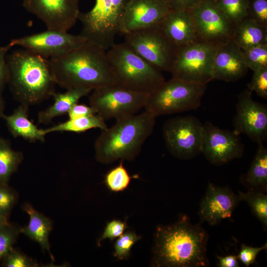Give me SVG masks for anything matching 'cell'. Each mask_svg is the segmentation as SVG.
Segmentation results:
<instances>
[{"instance_id": "obj_26", "label": "cell", "mask_w": 267, "mask_h": 267, "mask_svg": "<svg viewBox=\"0 0 267 267\" xmlns=\"http://www.w3.org/2000/svg\"><path fill=\"white\" fill-rule=\"evenodd\" d=\"M105 120L97 114L70 119L64 122L55 125L47 129H43L46 135L53 132H70L82 133L94 128H99L101 130L107 128Z\"/></svg>"}, {"instance_id": "obj_40", "label": "cell", "mask_w": 267, "mask_h": 267, "mask_svg": "<svg viewBox=\"0 0 267 267\" xmlns=\"http://www.w3.org/2000/svg\"><path fill=\"white\" fill-rule=\"evenodd\" d=\"M12 46L9 43L5 46L0 47V95H2L8 83V70L6 55L7 51Z\"/></svg>"}, {"instance_id": "obj_42", "label": "cell", "mask_w": 267, "mask_h": 267, "mask_svg": "<svg viewBox=\"0 0 267 267\" xmlns=\"http://www.w3.org/2000/svg\"><path fill=\"white\" fill-rule=\"evenodd\" d=\"M170 10H189L201 0H164Z\"/></svg>"}, {"instance_id": "obj_19", "label": "cell", "mask_w": 267, "mask_h": 267, "mask_svg": "<svg viewBox=\"0 0 267 267\" xmlns=\"http://www.w3.org/2000/svg\"><path fill=\"white\" fill-rule=\"evenodd\" d=\"M248 69L241 49L232 40L219 44L213 64V79L235 82L244 77Z\"/></svg>"}, {"instance_id": "obj_28", "label": "cell", "mask_w": 267, "mask_h": 267, "mask_svg": "<svg viewBox=\"0 0 267 267\" xmlns=\"http://www.w3.org/2000/svg\"><path fill=\"white\" fill-rule=\"evenodd\" d=\"M240 201L248 203L251 211L261 222L265 231L267 229V195L266 193L247 190L239 191L237 194Z\"/></svg>"}, {"instance_id": "obj_27", "label": "cell", "mask_w": 267, "mask_h": 267, "mask_svg": "<svg viewBox=\"0 0 267 267\" xmlns=\"http://www.w3.org/2000/svg\"><path fill=\"white\" fill-rule=\"evenodd\" d=\"M23 160V153L14 150L8 140L0 137V183H8Z\"/></svg>"}, {"instance_id": "obj_43", "label": "cell", "mask_w": 267, "mask_h": 267, "mask_svg": "<svg viewBox=\"0 0 267 267\" xmlns=\"http://www.w3.org/2000/svg\"><path fill=\"white\" fill-rule=\"evenodd\" d=\"M220 267H238L239 260L237 255H229L223 257L218 256Z\"/></svg>"}, {"instance_id": "obj_17", "label": "cell", "mask_w": 267, "mask_h": 267, "mask_svg": "<svg viewBox=\"0 0 267 267\" xmlns=\"http://www.w3.org/2000/svg\"><path fill=\"white\" fill-rule=\"evenodd\" d=\"M170 9L164 0H129L122 16L120 33H127L160 24Z\"/></svg>"}, {"instance_id": "obj_30", "label": "cell", "mask_w": 267, "mask_h": 267, "mask_svg": "<svg viewBox=\"0 0 267 267\" xmlns=\"http://www.w3.org/2000/svg\"><path fill=\"white\" fill-rule=\"evenodd\" d=\"M248 69L253 72L267 67V44L241 49Z\"/></svg>"}, {"instance_id": "obj_1", "label": "cell", "mask_w": 267, "mask_h": 267, "mask_svg": "<svg viewBox=\"0 0 267 267\" xmlns=\"http://www.w3.org/2000/svg\"><path fill=\"white\" fill-rule=\"evenodd\" d=\"M193 224L186 215L174 223L157 227L153 265L167 267H206L209 235L201 225Z\"/></svg>"}, {"instance_id": "obj_31", "label": "cell", "mask_w": 267, "mask_h": 267, "mask_svg": "<svg viewBox=\"0 0 267 267\" xmlns=\"http://www.w3.org/2000/svg\"><path fill=\"white\" fill-rule=\"evenodd\" d=\"M127 170L123 166V160L119 165L111 170L106 175L105 182L112 191L119 192L126 189L131 181Z\"/></svg>"}, {"instance_id": "obj_35", "label": "cell", "mask_w": 267, "mask_h": 267, "mask_svg": "<svg viewBox=\"0 0 267 267\" xmlns=\"http://www.w3.org/2000/svg\"><path fill=\"white\" fill-rule=\"evenodd\" d=\"M140 238V237L133 231H128L122 234L115 243L114 257L119 260L127 259L132 247Z\"/></svg>"}, {"instance_id": "obj_20", "label": "cell", "mask_w": 267, "mask_h": 267, "mask_svg": "<svg viewBox=\"0 0 267 267\" xmlns=\"http://www.w3.org/2000/svg\"><path fill=\"white\" fill-rule=\"evenodd\" d=\"M159 25L178 48L200 40L189 10H170Z\"/></svg>"}, {"instance_id": "obj_15", "label": "cell", "mask_w": 267, "mask_h": 267, "mask_svg": "<svg viewBox=\"0 0 267 267\" xmlns=\"http://www.w3.org/2000/svg\"><path fill=\"white\" fill-rule=\"evenodd\" d=\"M22 5L45 25L47 29L67 32L80 13L79 0H23Z\"/></svg>"}, {"instance_id": "obj_32", "label": "cell", "mask_w": 267, "mask_h": 267, "mask_svg": "<svg viewBox=\"0 0 267 267\" xmlns=\"http://www.w3.org/2000/svg\"><path fill=\"white\" fill-rule=\"evenodd\" d=\"M20 233L21 227L9 222L0 226V261L13 247Z\"/></svg>"}, {"instance_id": "obj_4", "label": "cell", "mask_w": 267, "mask_h": 267, "mask_svg": "<svg viewBox=\"0 0 267 267\" xmlns=\"http://www.w3.org/2000/svg\"><path fill=\"white\" fill-rule=\"evenodd\" d=\"M156 118L145 110L116 120L113 126L101 130L94 144L96 160L110 164L119 159L134 160L152 134Z\"/></svg>"}, {"instance_id": "obj_37", "label": "cell", "mask_w": 267, "mask_h": 267, "mask_svg": "<svg viewBox=\"0 0 267 267\" xmlns=\"http://www.w3.org/2000/svg\"><path fill=\"white\" fill-rule=\"evenodd\" d=\"M252 92L267 99V67L254 71L251 81L247 85Z\"/></svg>"}, {"instance_id": "obj_10", "label": "cell", "mask_w": 267, "mask_h": 267, "mask_svg": "<svg viewBox=\"0 0 267 267\" xmlns=\"http://www.w3.org/2000/svg\"><path fill=\"white\" fill-rule=\"evenodd\" d=\"M125 42L137 54L161 72H170L178 47L160 25L124 34Z\"/></svg>"}, {"instance_id": "obj_9", "label": "cell", "mask_w": 267, "mask_h": 267, "mask_svg": "<svg viewBox=\"0 0 267 267\" xmlns=\"http://www.w3.org/2000/svg\"><path fill=\"white\" fill-rule=\"evenodd\" d=\"M90 106L105 121L136 114L144 108L149 94L133 91L117 84L92 90Z\"/></svg>"}, {"instance_id": "obj_11", "label": "cell", "mask_w": 267, "mask_h": 267, "mask_svg": "<svg viewBox=\"0 0 267 267\" xmlns=\"http://www.w3.org/2000/svg\"><path fill=\"white\" fill-rule=\"evenodd\" d=\"M163 135L168 151L178 158L189 160L202 153L203 124L196 117L168 119L163 125Z\"/></svg>"}, {"instance_id": "obj_44", "label": "cell", "mask_w": 267, "mask_h": 267, "mask_svg": "<svg viewBox=\"0 0 267 267\" xmlns=\"http://www.w3.org/2000/svg\"><path fill=\"white\" fill-rule=\"evenodd\" d=\"M4 106L5 102L4 99L2 95H0V118H2L4 115Z\"/></svg>"}, {"instance_id": "obj_3", "label": "cell", "mask_w": 267, "mask_h": 267, "mask_svg": "<svg viewBox=\"0 0 267 267\" xmlns=\"http://www.w3.org/2000/svg\"><path fill=\"white\" fill-rule=\"evenodd\" d=\"M6 61L7 85L20 104L39 103L55 92L56 84L47 58L23 48L7 54Z\"/></svg>"}, {"instance_id": "obj_38", "label": "cell", "mask_w": 267, "mask_h": 267, "mask_svg": "<svg viewBox=\"0 0 267 267\" xmlns=\"http://www.w3.org/2000/svg\"><path fill=\"white\" fill-rule=\"evenodd\" d=\"M127 227L126 222L120 220H113L108 222L102 235L97 241L98 246H99L100 242L105 239L108 238L112 241L120 237Z\"/></svg>"}, {"instance_id": "obj_21", "label": "cell", "mask_w": 267, "mask_h": 267, "mask_svg": "<svg viewBox=\"0 0 267 267\" xmlns=\"http://www.w3.org/2000/svg\"><path fill=\"white\" fill-rule=\"evenodd\" d=\"M22 208L29 216V221L26 226L21 227V233L38 243L43 250L48 252L53 261L49 242V235L52 229V221L29 203H24Z\"/></svg>"}, {"instance_id": "obj_12", "label": "cell", "mask_w": 267, "mask_h": 267, "mask_svg": "<svg viewBox=\"0 0 267 267\" xmlns=\"http://www.w3.org/2000/svg\"><path fill=\"white\" fill-rule=\"evenodd\" d=\"M189 10L199 40L217 44L232 40L235 25L228 20L214 0H201Z\"/></svg>"}, {"instance_id": "obj_29", "label": "cell", "mask_w": 267, "mask_h": 267, "mask_svg": "<svg viewBox=\"0 0 267 267\" xmlns=\"http://www.w3.org/2000/svg\"><path fill=\"white\" fill-rule=\"evenodd\" d=\"M228 20L236 25L247 17L248 0H214Z\"/></svg>"}, {"instance_id": "obj_18", "label": "cell", "mask_w": 267, "mask_h": 267, "mask_svg": "<svg viewBox=\"0 0 267 267\" xmlns=\"http://www.w3.org/2000/svg\"><path fill=\"white\" fill-rule=\"evenodd\" d=\"M237 194L228 186H220L209 182L200 203L198 215L201 223L218 224L229 219L240 203Z\"/></svg>"}, {"instance_id": "obj_34", "label": "cell", "mask_w": 267, "mask_h": 267, "mask_svg": "<svg viewBox=\"0 0 267 267\" xmlns=\"http://www.w3.org/2000/svg\"><path fill=\"white\" fill-rule=\"evenodd\" d=\"M18 200V193L8 183H0V215L8 219Z\"/></svg>"}, {"instance_id": "obj_14", "label": "cell", "mask_w": 267, "mask_h": 267, "mask_svg": "<svg viewBox=\"0 0 267 267\" xmlns=\"http://www.w3.org/2000/svg\"><path fill=\"white\" fill-rule=\"evenodd\" d=\"M252 93L247 88L237 96L233 131L246 135L259 144L267 139V107L254 101Z\"/></svg>"}, {"instance_id": "obj_25", "label": "cell", "mask_w": 267, "mask_h": 267, "mask_svg": "<svg viewBox=\"0 0 267 267\" xmlns=\"http://www.w3.org/2000/svg\"><path fill=\"white\" fill-rule=\"evenodd\" d=\"M232 40L241 49L267 44V28L246 18L235 27Z\"/></svg>"}, {"instance_id": "obj_5", "label": "cell", "mask_w": 267, "mask_h": 267, "mask_svg": "<svg viewBox=\"0 0 267 267\" xmlns=\"http://www.w3.org/2000/svg\"><path fill=\"white\" fill-rule=\"evenodd\" d=\"M107 54L117 84L125 88L149 94L165 81L162 72L125 43L115 44Z\"/></svg>"}, {"instance_id": "obj_36", "label": "cell", "mask_w": 267, "mask_h": 267, "mask_svg": "<svg viewBox=\"0 0 267 267\" xmlns=\"http://www.w3.org/2000/svg\"><path fill=\"white\" fill-rule=\"evenodd\" d=\"M246 18L267 28V0H248Z\"/></svg>"}, {"instance_id": "obj_33", "label": "cell", "mask_w": 267, "mask_h": 267, "mask_svg": "<svg viewBox=\"0 0 267 267\" xmlns=\"http://www.w3.org/2000/svg\"><path fill=\"white\" fill-rule=\"evenodd\" d=\"M4 267H37L38 262L19 250L12 248L0 260Z\"/></svg>"}, {"instance_id": "obj_7", "label": "cell", "mask_w": 267, "mask_h": 267, "mask_svg": "<svg viewBox=\"0 0 267 267\" xmlns=\"http://www.w3.org/2000/svg\"><path fill=\"white\" fill-rule=\"evenodd\" d=\"M129 0H95L89 11L80 12L78 19L82 25L80 35L104 49L115 44L120 32L122 16Z\"/></svg>"}, {"instance_id": "obj_24", "label": "cell", "mask_w": 267, "mask_h": 267, "mask_svg": "<svg viewBox=\"0 0 267 267\" xmlns=\"http://www.w3.org/2000/svg\"><path fill=\"white\" fill-rule=\"evenodd\" d=\"M240 182L247 189L264 193L267 191V148L258 144L255 156L247 172L242 174Z\"/></svg>"}, {"instance_id": "obj_39", "label": "cell", "mask_w": 267, "mask_h": 267, "mask_svg": "<svg viewBox=\"0 0 267 267\" xmlns=\"http://www.w3.org/2000/svg\"><path fill=\"white\" fill-rule=\"evenodd\" d=\"M267 248V243L259 247L247 246L243 243L241 245L240 250L237 255L238 259L246 267H248L256 262L259 253L262 250L266 249Z\"/></svg>"}, {"instance_id": "obj_2", "label": "cell", "mask_w": 267, "mask_h": 267, "mask_svg": "<svg viewBox=\"0 0 267 267\" xmlns=\"http://www.w3.org/2000/svg\"><path fill=\"white\" fill-rule=\"evenodd\" d=\"M48 61L56 84L66 89L117 84L106 50L92 42L86 41Z\"/></svg>"}, {"instance_id": "obj_22", "label": "cell", "mask_w": 267, "mask_h": 267, "mask_svg": "<svg viewBox=\"0 0 267 267\" xmlns=\"http://www.w3.org/2000/svg\"><path fill=\"white\" fill-rule=\"evenodd\" d=\"M29 106L20 104L9 115H3L8 129L14 137H20L30 142L45 140V134L28 119Z\"/></svg>"}, {"instance_id": "obj_41", "label": "cell", "mask_w": 267, "mask_h": 267, "mask_svg": "<svg viewBox=\"0 0 267 267\" xmlns=\"http://www.w3.org/2000/svg\"><path fill=\"white\" fill-rule=\"evenodd\" d=\"M67 114L69 119H73L93 115L96 114V112L90 106L77 103L71 108Z\"/></svg>"}, {"instance_id": "obj_45", "label": "cell", "mask_w": 267, "mask_h": 267, "mask_svg": "<svg viewBox=\"0 0 267 267\" xmlns=\"http://www.w3.org/2000/svg\"><path fill=\"white\" fill-rule=\"evenodd\" d=\"M8 222V219L0 215V226Z\"/></svg>"}, {"instance_id": "obj_8", "label": "cell", "mask_w": 267, "mask_h": 267, "mask_svg": "<svg viewBox=\"0 0 267 267\" xmlns=\"http://www.w3.org/2000/svg\"><path fill=\"white\" fill-rule=\"evenodd\" d=\"M218 45L198 40L178 47L170 71L172 78L206 85L213 79V64Z\"/></svg>"}, {"instance_id": "obj_13", "label": "cell", "mask_w": 267, "mask_h": 267, "mask_svg": "<svg viewBox=\"0 0 267 267\" xmlns=\"http://www.w3.org/2000/svg\"><path fill=\"white\" fill-rule=\"evenodd\" d=\"M244 146L239 134L222 129L210 122L203 124L202 151L212 164L221 166L241 158Z\"/></svg>"}, {"instance_id": "obj_6", "label": "cell", "mask_w": 267, "mask_h": 267, "mask_svg": "<svg viewBox=\"0 0 267 267\" xmlns=\"http://www.w3.org/2000/svg\"><path fill=\"white\" fill-rule=\"evenodd\" d=\"M206 89L205 84L172 78L148 94L145 110L157 117L196 109Z\"/></svg>"}, {"instance_id": "obj_23", "label": "cell", "mask_w": 267, "mask_h": 267, "mask_svg": "<svg viewBox=\"0 0 267 267\" xmlns=\"http://www.w3.org/2000/svg\"><path fill=\"white\" fill-rule=\"evenodd\" d=\"M66 90L63 93L55 92L52 95L53 103L38 113V121L39 124H49L55 117L67 114L71 108L81 98L92 90L87 88H76Z\"/></svg>"}, {"instance_id": "obj_16", "label": "cell", "mask_w": 267, "mask_h": 267, "mask_svg": "<svg viewBox=\"0 0 267 267\" xmlns=\"http://www.w3.org/2000/svg\"><path fill=\"white\" fill-rule=\"evenodd\" d=\"M87 40L80 35L47 29L46 31L13 39L12 46L18 45L45 58L62 54Z\"/></svg>"}]
</instances>
